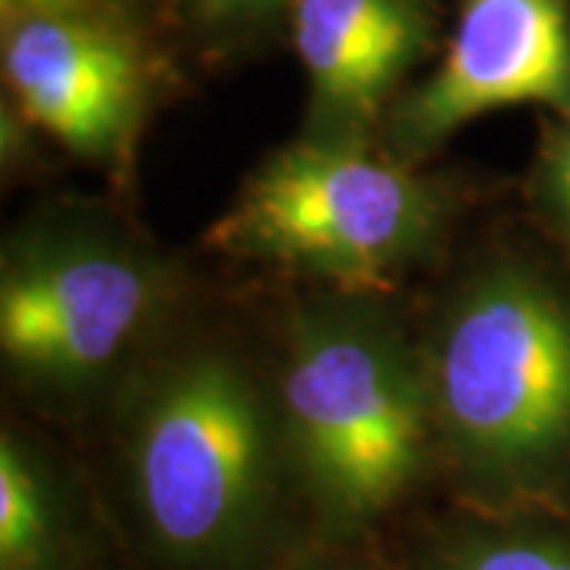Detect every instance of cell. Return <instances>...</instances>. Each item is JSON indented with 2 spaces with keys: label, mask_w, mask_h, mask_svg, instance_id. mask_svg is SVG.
I'll list each match as a JSON object with an SVG mask.
<instances>
[{
  "label": "cell",
  "mask_w": 570,
  "mask_h": 570,
  "mask_svg": "<svg viewBox=\"0 0 570 570\" xmlns=\"http://www.w3.org/2000/svg\"><path fill=\"white\" fill-rule=\"evenodd\" d=\"M510 105L570 111V0H460L444 51L393 102L377 146L434 165L466 124Z\"/></svg>",
  "instance_id": "obj_7"
},
{
  "label": "cell",
  "mask_w": 570,
  "mask_h": 570,
  "mask_svg": "<svg viewBox=\"0 0 570 570\" xmlns=\"http://www.w3.org/2000/svg\"><path fill=\"white\" fill-rule=\"evenodd\" d=\"M55 146L41 137L32 124L22 118L13 105L0 102V168H3V181L20 184L29 178H39L45 168V149Z\"/></svg>",
  "instance_id": "obj_13"
},
{
  "label": "cell",
  "mask_w": 570,
  "mask_h": 570,
  "mask_svg": "<svg viewBox=\"0 0 570 570\" xmlns=\"http://www.w3.org/2000/svg\"><path fill=\"white\" fill-rule=\"evenodd\" d=\"M409 570H570V513L456 504L412 542Z\"/></svg>",
  "instance_id": "obj_10"
},
{
  "label": "cell",
  "mask_w": 570,
  "mask_h": 570,
  "mask_svg": "<svg viewBox=\"0 0 570 570\" xmlns=\"http://www.w3.org/2000/svg\"><path fill=\"white\" fill-rule=\"evenodd\" d=\"M295 0H149L168 41L194 73L261 61L285 48Z\"/></svg>",
  "instance_id": "obj_11"
},
{
  "label": "cell",
  "mask_w": 570,
  "mask_h": 570,
  "mask_svg": "<svg viewBox=\"0 0 570 570\" xmlns=\"http://www.w3.org/2000/svg\"><path fill=\"white\" fill-rule=\"evenodd\" d=\"M520 209L570 257V111L539 118V142L520 184Z\"/></svg>",
  "instance_id": "obj_12"
},
{
  "label": "cell",
  "mask_w": 570,
  "mask_h": 570,
  "mask_svg": "<svg viewBox=\"0 0 570 570\" xmlns=\"http://www.w3.org/2000/svg\"><path fill=\"white\" fill-rule=\"evenodd\" d=\"M115 190L41 194L0 238L7 400L45 425L102 406L200 276Z\"/></svg>",
  "instance_id": "obj_3"
},
{
  "label": "cell",
  "mask_w": 570,
  "mask_h": 570,
  "mask_svg": "<svg viewBox=\"0 0 570 570\" xmlns=\"http://www.w3.org/2000/svg\"><path fill=\"white\" fill-rule=\"evenodd\" d=\"M276 285L285 415L317 546H365L438 479L412 288Z\"/></svg>",
  "instance_id": "obj_4"
},
{
  "label": "cell",
  "mask_w": 570,
  "mask_h": 570,
  "mask_svg": "<svg viewBox=\"0 0 570 570\" xmlns=\"http://www.w3.org/2000/svg\"><path fill=\"white\" fill-rule=\"evenodd\" d=\"M0 77L45 140L137 200L142 140L197 73L149 0H0Z\"/></svg>",
  "instance_id": "obj_6"
},
{
  "label": "cell",
  "mask_w": 570,
  "mask_h": 570,
  "mask_svg": "<svg viewBox=\"0 0 570 570\" xmlns=\"http://www.w3.org/2000/svg\"><path fill=\"white\" fill-rule=\"evenodd\" d=\"M482 209L412 288L438 482L469 508L570 513V257L523 209Z\"/></svg>",
  "instance_id": "obj_2"
},
{
  "label": "cell",
  "mask_w": 570,
  "mask_h": 570,
  "mask_svg": "<svg viewBox=\"0 0 570 570\" xmlns=\"http://www.w3.org/2000/svg\"><path fill=\"white\" fill-rule=\"evenodd\" d=\"M441 0H295L285 48L305 70L295 137L377 142L393 102L444 51Z\"/></svg>",
  "instance_id": "obj_8"
},
{
  "label": "cell",
  "mask_w": 570,
  "mask_h": 570,
  "mask_svg": "<svg viewBox=\"0 0 570 570\" xmlns=\"http://www.w3.org/2000/svg\"><path fill=\"white\" fill-rule=\"evenodd\" d=\"M146 570H283L317 546L283 400L279 285L216 264L77 431Z\"/></svg>",
  "instance_id": "obj_1"
},
{
  "label": "cell",
  "mask_w": 570,
  "mask_h": 570,
  "mask_svg": "<svg viewBox=\"0 0 570 570\" xmlns=\"http://www.w3.org/2000/svg\"><path fill=\"white\" fill-rule=\"evenodd\" d=\"M283 570H377L365 554L362 546H314L305 554H298Z\"/></svg>",
  "instance_id": "obj_14"
},
{
  "label": "cell",
  "mask_w": 570,
  "mask_h": 570,
  "mask_svg": "<svg viewBox=\"0 0 570 570\" xmlns=\"http://www.w3.org/2000/svg\"><path fill=\"white\" fill-rule=\"evenodd\" d=\"M489 197L472 175L409 165L377 142L292 137L209 223L200 254L285 285L409 292L444 264Z\"/></svg>",
  "instance_id": "obj_5"
},
{
  "label": "cell",
  "mask_w": 570,
  "mask_h": 570,
  "mask_svg": "<svg viewBox=\"0 0 570 570\" xmlns=\"http://www.w3.org/2000/svg\"><path fill=\"white\" fill-rule=\"evenodd\" d=\"M92 527L82 517L77 469L45 422L7 412L0 425V570H86Z\"/></svg>",
  "instance_id": "obj_9"
}]
</instances>
